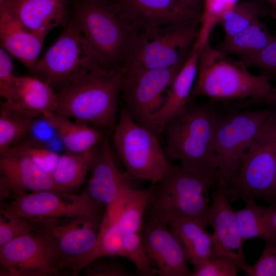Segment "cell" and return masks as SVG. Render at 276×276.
<instances>
[{
	"instance_id": "obj_1",
	"label": "cell",
	"mask_w": 276,
	"mask_h": 276,
	"mask_svg": "<svg viewBox=\"0 0 276 276\" xmlns=\"http://www.w3.org/2000/svg\"><path fill=\"white\" fill-rule=\"evenodd\" d=\"M219 116L212 104L191 101L163 129L168 159L178 160L187 170L217 179L213 144Z\"/></svg>"
},
{
	"instance_id": "obj_2",
	"label": "cell",
	"mask_w": 276,
	"mask_h": 276,
	"mask_svg": "<svg viewBox=\"0 0 276 276\" xmlns=\"http://www.w3.org/2000/svg\"><path fill=\"white\" fill-rule=\"evenodd\" d=\"M261 74L250 73L240 61L233 60L208 42L200 49L196 81L190 102L199 96L214 101L251 99L270 103L275 87Z\"/></svg>"
},
{
	"instance_id": "obj_3",
	"label": "cell",
	"mask_w": 276,
	"mask_h": 276,
	"mask_svg": "<svg viewBox=\"0 0 276 276\" xmlns=\"http://www.w3.org/2000/svg\"><path fill=\"white\" fill-rule=\"evenodd\" d=\"M121 71L94 68L56 91L55 112L96 128H110L117 117Z\"/></svg>"
},
{
	"instance_id": "obj_4",
	"label": "cell",
	"mask_w": 276,
	"mask_h": 276,
	"mask_svg": "<svg viewBox=\"0 0 276 276\" xmlns=\"http://www.w3.org/2000/svg\"><path fill=\"white\" fill-rule=\"evenodd\" d=\"M73 16L106 67L122 72L140 32L121 18L109 0H78Z\"/></svg>"
},
{
	"instance_id": "obj_5",
	"label": "cell",
	"mask_w": 276,
	"mask_h": 276,
	"mask_svg": "<svg viewBox=\"0 0 276 276\" xmlns=\"http://www.w3.org/2000/svg\"><path fill=\"white\" fill-rule=\"evenodd\" d=\"M217 179L171 165L157 189L146 213L147 219L168 224L173 218H186L209 225V193Z\"/></svg>"
},
{
	"instance_id": "obj_6",
	"label": "cell",
	"mask_w": 276,
	"mask_h": 276,
	"mask_svg": "<svg viewBox=\"0 0 276 276\" xmlns=\"http://www.w3.org/2000/svg\"><path fill=\"white\" fill-rule=\"evenodd\" d=\"M97 67L107 68L72 16L62 32L39 59L34 76L58 91Z\"/></svg>"
},
{
	"instance_id": "obj_7",
	"label": "cell",
	"mask_w": 276,
	"mask_h": 276,
	"mask_svg": "<svg viewBox=\"0 0 276 276\" xmlns=\"http://www.w3.org/2000/svg\"><path fill=\"white\" fill-rule=\"evenodd\" d=\"M113 143L127 175L159 183L170 163L154 132L136 121L126 109L120 112Z\"/></svg>"
},
{
	"instance_id": "obj_8",
	"label": "cell",
	"mask_w": 276,
	"mask_h": 276,
	"mask_svg": "<svg viewBox=\"0 0 276 276\" xmlns=\"http://www.w3.org/2000/svg\"><path fill=\"white\" fill-rule=\"evenodd\" d=\"M276 112H273L247 150L233 182L230 201L276 200Z\"/></svg>"
},
{
	"instance_id": "obj_9",
	"label": "cell",
	"mask_w": 276,
	"mask_h": 276,
	"mask_svg": "<svg viewBox=\"0 0 276 276\" xmlns=\"http://www.w3.org/2000/svg\"><path fill=\"white\" fill-rule=\"evenodd\" d=\"M273 112L264 109L219 113L213 144L217 181L227 187L233 182L246 153Z\"/></svg>"
},
{
	"instance_id": "obj_10",
	"label": "cell",
	"mask_w": 276,
	"mask_h": 276,
	"mask_svg": "<svg viewBox=\"0 0 276 276\" xmlns=\"http://www.w3.org/2000/svg\"><path fill=\"white\" fill-rule=\"evenodd\" d=\"M103 217L96 213L33 221L53 246L62 269L76 275L91 262Z\"/></svg>"
},
{
	"instance_id": "obj_11",
	"label": "cell",
	"mask_w": 276,
	"mask_h": 276,
	"mask_svg": "<svg viewBox=\"0 0 276 276\" xmlns=\"http://www.w3.org/2000/svg\"><path fill=\"white\" fill-rule=\"evenodd\" d=\"M197 25H171L142 31L122 73L167 68L185 61L198 36Z\"/></svg>"
},
{
	"instance_id": "obj_12",
	"label": "cell",
	"mask_w": 276,
	"mask_h": 276,
	"mask_svg": "<svg viewBox=\"0 0 276 276\" xmlns=\"http://www.w3.org/2000/svg\"><path fill=\"white\" fill-rule=\"evenodd\" d=\"M1 276L59 275L62 269L49 240L36 230L0 247Z\"/></svg>"
},
{
	"instance_id": "obj_13",
	"label": "cell",
	"mask_w": 276,
	"mask_h": 276,
	"mask_svg": "<svg viewBox=\"0 0 276 276\" xmlns=\"http://www.w3.org/2000/svg\"><path fill=\"white\" fill-rule=\"evenodd\" d=\"M184 62L167 68L122 73V96L127 111L136 121L146 126L162 106Z\"/></svg>"
},
{
	"instance_id": "obj_14",
	"label": "cell",
	"mask_w": 276,
	"mask_h": 276,
	"mask_svg": "<svg viewBox=\"0 0 276 276\" xmlns=\"http://www.w3.org/2000/svg\"><path fill=\"white\" fill-rule=\"evenodd\" d=\"M121 18L140 32L150 28L198 24L203 7L188 0H109Z\"/></svg>"
},
{
	"instance_id": "obj_15",
	"label": "cell",
	"mask_w": 276,
	"mask_h": 276,
	"mask_svg": "<svg viewBox=\"0 0 276 276\" xmlns=\"http://www.w3.org/2000/svg\"><path fill=\"white\" fill-rule=\"evenodd\" d=\"M103 205L85 191L80 194L51 190L25 192L16 197L5 209L32 220L47 218L101 213Z\"/></svg>"
},
{
	"instance_id": "obj_16",
	"label": "cell",
	"mask_w": 276,
	"mask_h": 276,
	"mask_svg": "<svg viewBox=\"0 0 276 276\" xmlns=\"http://www.w3.org/2000/svg\"><path fill=\"white\" fill-rule=\"evenodd\" d=\"M211 199L209 225L213 229L212 257L226 259L246 274L250 268L246 261L236 211L231 204L227 186L217 181Z\"/></svg>"
},
{
	"instance_id": "obj_17",
	"label": "cell",
	"mask_w": 276,
	"mask_h": 276,
	"mask_svg": "<svg viewBox=\"0 0 276 276\" xmlns=\"http://www.w3.org/2000/svg\"><path fill=\"white\" fill-rule=\"evenodd\" d=\"M142 229L143 243L156 274L191 276L185 251L168 224L147 219Z\"/></svg>"
},
{
	"instance_id": "obj_18",
	"label": "cell",
	"mask_w": 276,
	"mask_h": 276,
	"mask_svg": "<svg viewBox=\"0 0 276 276\" xmlns=\"http://www.w3.org/2000/svg\"><path fill=\"white\" fill-rule=\"evenodd\" d=\"M90 172L85 191L93 200L105 206L106 210L114 209L130 184L118 168L108 141L104 137L100 142V147L95 149Z\"/></svg>"
},
{
	"instance_id": "obj_19",
	"label": "cell",
	"mask_w": 276,
	"mask_h": 276,
	"mask_svg": "<svg viewBox=\"0 0 276 276\" xmlns=\"http://www.w3.org/2000/svg\"><path fill=\"white\" fill-rule=\"evenodd\" d=\"M201 47L196 42L166 91L160 107L149 119L146 127L153 132H162L166 124L180 113L190 102V96L198 71Z\"/></svg>"
},
{
	"instance_id": "obj_20",
	"label": "cell",
	"mask_w": 276,
	"mask_h": 276,
	"mask_svg": "<svg viewBox=\"0 0 276 276\" xmlns=\"http://www.w3.org/2000/svg\"><path fill=\"white\" fill-rule=\"evenodd\" d=\"M68 0H4L3 7L30 31L43 37L70 19Z\"/></svg>"
},
{
	"instance_id": "obj_21",
	"label": "cell",
	"mask_w": 276,
	"mask_h": 276,
	"mask_svg": "<svg viewBox=\"0 0 276 276\" xmlns=\"http://www.w3.org/2000/svg\"><path fill=\"white\" fill-rule=\"evenodd\" d=\"M1 105L31 120L55 111L57 96L45 82L34 76H16L13 85Z\"/></svg>"
},
{
	"instance_id": "obj_22",
	"label": "cell",
	"mask_w": 276,
	"mask_h": 276,
	"mask_svg": "<svg viewBox=\"0 0 276 276\" xmlns=\"http://www.w3.org/2000/svg\"><path fill=\"white\" fill-rule=\"evenodd\" d=\"M0 172L9 182L14 195L27 192H59L50 174L14 146L0 154Z\"/></svg>"
},
{
	"instance_id": "obj_23",
	"label": "cell",
	"mask_w": 276,
	"mask_h": 276,
	"mask_svg": "<svg viewBox=\"0 0 276 276\" xmlns=\"http://www.w3.org/2000/svg\"><path fill=\"white\" fill-rule=\"evenodd\" d=\"M44 39L26 28L8 11L0 7L1 47L34 76Z\"/></svg>"
},
{
	"instance_id": "obj_24",
	"label": "cell",
	"mask_w": 276,
	"mask_h": 276,
	"mask_svg": "<svg viewBox=\"0 0 276 276\" xmlns=\"http://www.w3.org/2000/svg\"><path fill=\"white\" fill-rule=\"evenodd\" d=\"M181 245L189 262L197 267L209 260L213 254L212 234L206 226L193 219L176 217L168 223Z\"/></svg>"
},
{
	"instance_id": "obj_25",
	"label": "cell",
	"mask_w": 276,
	"mask_h": 276,
	"mask_svg": "<svg viewBox=\"0 0 276 276\" xmlns=\"http://www.w3.org/2000/svg\"><path fill=\"white\" fill-rule=\"evenodd\" d=\"M54 127L63 145L65 152L82 153L93 149L103 136L97 128L70 118L55 111L42 116Z\"/></svg>"
},
{
	"instance_id": "obj_26",
	"label": "cell",
	"mask_w": 276,
	"mask_h": 276,
	"mask_svg": "<svg viewBox=\"0 0 276 276\" xmlns=\"http://www.w3.org/2000/svg\"><path fill=\"white\" fill-rule=\"evenodd\" d=\"M156 189L155 186L136 189L129 185L124 190L117 206L118 222L124 234L140 232Z\"/></svg>"
},
{
	"instance_id": "obj_27",
	"label": "cell",
	"mask_w": 276,
	"mask_h": 276,
	"mask_svg": "<svg viewBox=\"0 0 276 276\" xmlns=\"http://www.w3.org/2000/svg\"><path fill=\"white\" fill-rule=\"evenodd\" d=\"M95 147L82 153L65 152L50 173L58 190L70 192L84 181L90 169Z\"/></svg>"
},
{
	"instance_id": "obj_28",
	"label": "cell",
	"mask_w": 276,
	"mask_h": 276,
	"mask_svg": "<svg viewBox=\"0 0 276 276\" xmlns=\"http://www.w3.org/2000/svg\"><path fill=\"white\" fill-rule=\"evenodd\" d=\"M245 206L236 211V219L241 238H260L266 243L276 246V229L270 219L268 206L257 204L254 200L244 201Z\"/></svg>"
},
{
	"instance_id": "obj_29",
	"label": "cell",
	"mask_w": 276,
	"mask_h": 276,
	"mask_svg": "<svg viewBox=\"0 0 276 276\" xmlns=\"http://www.w3.org/2000/svg\"><path fill=\"white\" fill-rule=\"evenodd\" d=\"M274 37L260 20L231 36L225 37L219 50L226 55H250L261 51Z\"/></svg>"
},
{
	"instance_id": "obj_30",
	"label": "cell",
	"mask_w": 276,
	"mask_h": 276,
	"mask_svg": "<svg viewBox=\"0 0 276 276\" xmlns=\"http://www.w3.org/2000/svg\"><path fill=\"white\" fill-rule=\"evenodd\" d=\"M269 10L261 1L236 4L226 10L220 20L225 36H231L260 20Z\"/></svg>"
},
{
	"instance_id": "obj_31",
	"label": "cell",
	"mask_w": 276,
	"mask_h": 276,
	"mask_svg": "<svg viewBox=\"0 0 276 276\" xmlns=\"http://www.w3.org/2000/svg\"><path fill=\"white\" fill-rule=\"evenodd\" d=\"M123 236L124 234L118 222L117 208L110 211H106L103 215L98 241L91 256V262L105 256L123 257Z\"/></svg>"
},
{
	"instance_id": "obj_32",
	"label": "cell",
	"mask_w": 276,
	"mask_h": 276,
	"mask_svg": "<svg viewBox=\"0 0 276 276\" xmlns=\"http://www.w3.org/2000/svg\"><path fill=\"white\" fill-rule=\"evenodd\" d=\"M33 120L1 105L0 154L18 144L27 136Z\"/></svg>"
},
{
	"instance_id": "obj_33",
	"label": "cell",
	"mask_w": 276,
	"mask_h": 276,
	"mask_svg": "<svg viewBox=\"0 0 276 276\" xmlns=\"http://www.w3.org/2000/svg\"><path fill=\"white\" fill-rule=\"evenodd\" d=\"M123 257L130 260L144 276L156 274L143 243L140 232L124 234Z\"/></svg>"
},
{
	"instance_id": "obj_34",
	"label": "cell",
	"mask_w": 276,
	"mask_h": 276,
	"mask_svg": "<svg viewBox=\"0 0 276 276\" xmlns=\"http://www.w3.org/2000/svg\"><path fill=\"white\" fill-rule=\"evenodd\" d=\"M237 0H203L196 41L201 47L209 42L210 36L215 25L220 22L224 12L236 4Z\"/></svg>"
},
{
	"instance_id": "obj_35",
	"label": "cell",
	"mask_w": 276,
	"mask_h": 276,
	"mask_svg": "<svg viewBox=\"0 0 276 276\" xmlns=\"http://www.w3.org/2000/svg\"><path fill=\"white\" fill-rule=\"evenodd\" d=\"M0 247L36 230L35 222L4 208L0 210Z\"/></svg>"
},
{
	"instance_id": "obj_36",
	"label": "cell",
	"mask_w": 276,
	"mask_h": 276,
	"mask_svg": "<svg viewBox=\"0 0 276 276\" xmlns=\"http://www.w3.org/2000/svg\"><path fill=\"white\" fill-rule=\"evenodd\" d=\"M239 61L247 68L258 69L270 80H276V36L261 51L254 54L241 56Z\"/></svg>"
},
{
	"instance_id": "obj_37",
	"label": "cell",
	"mask_w": 276,
	"mask_h": 276,
	"mask_svg": "<svg viewBox=\"0 0 276 276\" xmlns=\"http://www.w3.org/2000/svg\"><path fill=\"white\" fill-rule=\"evenodd\" d=\"M239 271L229 260L212 257L200 266L193 268L191 276H236Z\"/></svg>"
},
{
	"instance_id": "obj_38",
	"label": "cell",
	"mask_w": 276,
	"mask_h": 276,
	"mask_svg": "<svg viewBox=\"0 0 276 276\" xmlns=\"http://www.w3.org/2000/svg\"><path fill=\"white\" fill-rule=\"evenodd\" d=\"M18 149L29 156L45 171L50 173L60 155L49 149L27 144H17Z\"/></svg>"
},
{
	"instance_id": "obj_39",
	"label": "cell",
	"mask_w": 276,
	"mask_h": 276,
	"mask_svg": "<svg viewBox=\"0 0 276 276\" xmlns=\"http://www.w3.org/2000/svg\"><path fill=\"white\" fill-rule=\"evenodd\" d=\"M134 274L121 263L97 258L85 266L86 276H132Z\"/></svg>"
},
{
	"instance_id": "obj_40",
	"label": "cell",
	"mask_w": 276,
	"mask_h": 276,
	"mask_svg": "<svg viewBox=\"0 0 276 276\" xmlns=\"http://www.w3.org/2000/svg\"><path fill=\"white\" fill-rule=\"evenodd\" d=\"M245 275L276 276V246L266 243L261 256Z\"/></svg>"
},
{
	"instance_id": "obj_41",
	"label": "cell",
	"mask_w": 276,
	"mask_h": 276,
	"mask_svg": "<svg viewBox=\"0 0 276 276\" xmlns=\"http://www.w3.org/2000/svg\"><path fill=\"white\" fill-rule=\"evenodd\" d=\"M28 134L33 141L26 144L43 148L46 144L47 149L51 142L58 136L54 127L42 116L33 120Z\"/></svg>"
},
{
	"instance_id": "obj_42",
	"label": "cell",
	"mask_w": 276,
	"mask_h": 276,
	"mask_svg": "<svg viewBox=\"0 0 276 276\" xmlns=\"http://www.w3.org/2000/svg\"><path fill=\"white\" fill-rule=\"evenodd\" d=\"M16 76L13 73V64L10 54L0 48V96L4 99L12 88Z\"/></svg>"
},
{
	"instance_id": "obj_43",
	"label": "cell",
	"mask_w": 276,
	"mask_h": 276,
	"mask_svg": "<svg viewBox=\"0 0 276 276\" xmlns=\"http://www.w3.org/2000/svg\"><path fill=\"white\" fill-rule=\"evenodd\" d=\"M13 193L12 190L5 177L0 175V199L1 202L10 197Z\"/></svg>"
},
{
	"instance_id": "obj_44",
	"label": "cell",
	"mask_w": 276,
	"mask_h": 276,
	"mask_svg": "<svg viewBox=\"0 0 276 276\" xmlns=\"http://www.w3.org/2000/svg\"><path fill=\"white\" fill-rule=\"evenodd\" d=\"M268 210L270 220L276 229V202L268 206Z\"/></svg>"
},
{
	"instance_id": "obj_45",
	"label": "cell",
	"mask_w": 276,
	"mask_h": 276,
	"mask_svg": "<svg viewBox=\"0 0 276 276\" xmlns=\"http://www.w3.org/2000/svg\"><path fill=\"white\" fill-rule=\"evenodd\" d=\"M272 7L271 13L273 16L276 17V0H265Z\"/></svg>"
},
{
	"instance_id": "obj_46",
	"label": "cell",
	"mask_w": 276,
	"mask_h": 276,
	"mask_svg": "<svg viewBox=\"0 0 276 276\" xmlns=\"http://www.w3.org/2000/svg\"><path fill=\"white\" fill-rule=\"evenodd\" d=\"M189 1L199 6L202 7L203 5V0H188Z\"/></svg>"
},
{
	"instance_id": "obj_47",
	"label": "cell",
	"mask_w": 276,
	"mask_h": 276,
	"mask_svg": "<svg viewBox=\"0 0 276 276\" xmlns=\"http://www.w3.org/2000/svg\"><path fill=\"white\" fill-rule=\"evenodd\" d=\"M272 102V104L276 105V87Z\"/></svg>"
},
{
	"instance_id": "obj_48",
	"label": "cell",
	"mask_w": 276,
	"mask_h": 276,
	"mask_svg": "<svg viewBox=\"0 0 276 276\" xmlns=\"http://www.w3.org/2000/svg\"><path fill=\"white\" fill-rule=\"evenodd\" d=\"M274 149H275V156H276V139H275V141Z\"/></svg>"
},
{
	"instance_id": "obj_49",
	"label": "cell",
	"mask_w": 276,
	"mask_h": 276,
	"mask_svg": "<svg viewBox=\"0 0 276 276\" xmlns=\"http://www.w3.org/2000/svg\"><path fill=\"white\" fill-rule=\"evenodd\" d=\"M275 202H276V200H275Z\"/></svg>"
}]
</instances>
